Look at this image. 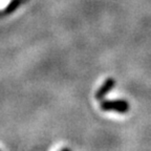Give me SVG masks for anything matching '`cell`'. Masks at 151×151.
Masks as SVG:
<instances>
[{
	"instance_id": "7a4b0ae2",
	"label": "cell",
	"mask_w": 151,
	"mask_h": 151,
	"mask_svg": "<svg viewBox=\"0 0 151 151\" xmlns=\"http://www.w3.org/2000/svg\"><path fill=\"white\" fill-rule=\"evenodd\" d=\"M114 84H116V81L113 80L112 78L107 79V80L103 83V85H102L101 87L98 89L97 93H96V98H97L98 100L103 99V98L114 87Z\"/></svg>"
},
{
	"instance_id": "3957f363",
	"label": "cell",
	"mask_w": 151,
	"mask_h": 151,
	"mask_svg": "<svg viewBox=\"0 0 151 151\" xmlns=\"http://www.w3.org/2000/svg\"><path fill=\"white\" fill-rule=\"evenodd\" d=\"M21 4V0H11L9 3L6 5L4 9L5 14H12L13 12H15L17 9V7Z\"/></svg>"
},
{
	"instance_id": "6da1fadb",
	"label": "cell",
	"mask_w": 151,
	"mask_h": 151,
	"mask_svg": "<svg viewBox=\"0 0 151 151\" xmlns=\"http://www.w3.org/2000/svg\"><path fill=\"white\" fill-rule=\"evenodd\" d=\"M101 108L105 111H116L119 113H126L129 110V104L125 100H106L102 101Z\"/></svg>"
}]
</instances>
